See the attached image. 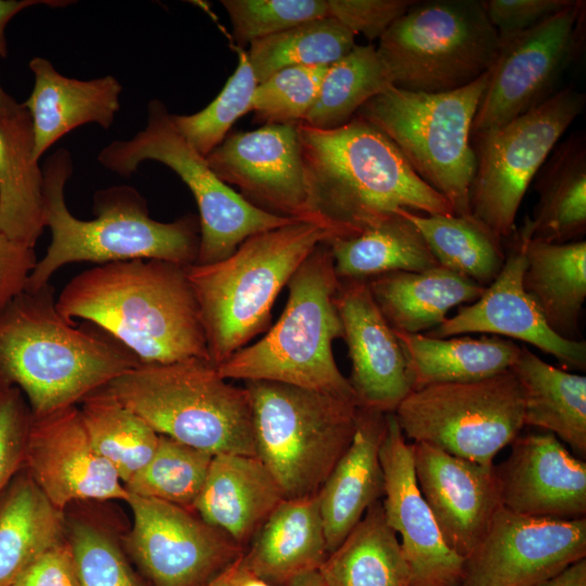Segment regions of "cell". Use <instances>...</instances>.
Wrapping results in <instances>:
<instances>
[{"instance_id":"6da1fadb","label":"cell","mask_w":586,"mask_h":586,"mask_svg":"<svg viewBox=\"0 0 586 586\" xmlns=\"http://www.w3.org/2000/svg\"><path fill=\"white\" fill-rule=\"evenodd\" d=\"M296 127L309 220L329 240L356 235L399 209L455 215L397 148L365 119L355 116L333 129L303 122Z\"/></svg>"},{"instance_id":"7a4b0ae2","label":"cell","mask_w":586,"mask_h":586,"mask_svg":"<svg viewBox=\"0 0 586 586\" xmlns=\"http://www.w3.org/2000/svg\"><path fill=\"white\" fill-rule=\"evenodd\" d=\"M55 305L66 320L104 331L140 365L209 360L186 266L157 259L97 265L73 277Z\"/></svg>"},{"instance_id":"3957f363","label":"cell","mask_w":586,"mask_h":586,"mask_svg":"<svg viewBox=\"0 0 586 586\" xmlns=\"http://www.w3.org/2000/svg\"><path fill=\"white\" fill-rule=\"evenodd\" d=\"M55 300L48 283L0 310V387H17L33 417L75 406L140 365L101 329L66 320Z\"/></svg>"},{"instance_id":"277c9868","label":"cell","mask_w":586,"mask_h":586,"mask_svg":"<svg viewBox=\"0 0 586 586\" xmlns=\"http://www.w3.org/2000/svg\"><path fill=\"white\" fill-rule=\"evenodd\" d=\"M73 171L72 155L64 148L43 164V216L51 243L37 260L25 290L44 286L55 271L72 263L157 259L186 267L195 264L200 245L198 216L186 214L170 222L155 220L140 192L120 184L98 190L92 206L95 218L79 219L65 202V186Z\"/></svg>"},{"instance_id":"5b68a950","label":"cell","mask_w":586,"mask_h":586,"mask_svg":"<svg viewBox=\"0 0 586 586\" xmlns=\"http://www.w3.org/2000/svg\"><path fill=\"white\" fill-rule=\"evenodd\" d=\"M328 240L320 227L294 221L247 238L225 259L187 267L214 366L267 332L277 296L306 257Z\"/></svg>"},{"instance_id":"8992f818","label":"cell","mask_w":586,"mask_h":586,"mask_svg":"<svg viewBox=\"0 0 586 586\" xmlns=\"http://www.w3.org/2000/svg\"><path fill=\"white\" fill-rule=\"evenodd\" d=\"M340 280L328 243H320L286 286V305L278 321L256 343L217 366L226 380L269 381L354 400L340 371L332 343L343 337L335 296Z\"/></svg>"},{"instance_id":"52a82bcc","label":"cell","mask_w":586,"mask_h":586,"mask_svg":"<svg viewBox=\"0 0 586 586\" xmlns=\"http://www.w3.org/2000/svg\"><path fill=\"white\" fill-rule=\"evenodd\" d=\"M100 390L160 435L213 456H255L250 393L228 383L209 360L139 365Z\"/></svg>"},{"instance_id":"ba28073f","label":"cell","mask_w":586,"mask_h":586,"mask_svg":"<svg viewBox=\"0 0 586 586\" xmlns=\"http://www.w3.org/2000/svg\"><path fill=\"white\" fill-rule=\"evenodd\" d=\"M489 69L471 84L446 92H418L391 86L356 113L381 131L412 170L451 206L470 215L476 170L472 124Z\"/></svg>"},{"instance_id":"9c48e42d","label":"cell","mask_w":586,"mask_h":586,"mask_svg":"<svg viewBox=\"0 0 586 586\" xmlns=\"http://www.w3.org/2000/svg\"><path fill=\"white\" fill-rule=\"evenodd\" d=\"M255 456L285 498L317 495L352 442L354 400L269 381L245 382Z\"/></svg>"},{"instance_id":"30bf717a","label":"cell","mask_w":586,"mask_h":586,"mask_svg":"<svg viewBox=\"0 0 586 586\" xmlns=\"http://www.w3.org/2000/svg\"><path fill=\"white\" fill-rule=\"evenodd\" d=\"M498 50V31L480 0L415 1L377 47L393 86L428 93L471 84Z\"/></svg>"},{"instance_id":"8fae6325","label":"cell","mask_w":586,"mask_h":586,"mask_svg":"<svg viewBox=\"0 0 586 586\" xmlns=\"http://www.w3.org/2000/svg\"><path fill=\"white\" fill-rule=\"evenodd\" d=\"M98 161L124 177L135 174L146 161L162 163L180 177L199 208L200 245L195 265L225 259L247 238L297 221L251 205L219 179L206 158L177 131L171 114L157 99L148 104L145 127L130 139L105 145Z\"/></svg>"},{"instance_id":"7c38bea8","label":"cell","mask_w":586,"mask_h":586,"mask_svg":"<svg viewBox=\"0 0 586 586\" xmlns=\"http://www.w3.org/2000/svg\"><path fill=\"white\" fill-rule=\"evenodd\" d=\"M394 415L412 443L494 466L496 455L511 445L524 426L523 393L510 369L482 380L411 391Z\"/></svg>"},{"instance_id":"4fadbf2b","label":"cell","mask_w":586,"mask_h":586,"mask_svg":"<svg viewBox=\"0 0 586 586\" xmlns=\"http://www.w3.org/2000/svg\"><path fill=\"white\" fill-rule=\"evenodd\" d=\"M585 104V93L568 86L510 122L474 136L470 211L502 240L515 228L531 181Z\"/></svg>"},{"instance_id":"5bb4252c","label":"cell","mask_w":586,"mask_h":586,"mask_svg":"<svg viewBox=\"0 0 586 586\" xmlns=\"http://www.w3.org/2000/svg\"><path fill=\"white\" fill-rule=\"evenodd\" d=\"M585 35L586 2L573 0L536 26L499 37L471 137L510 122L557 92L562 75L582 54Z\"/></svg>"},{"instance_id":"9a60e30c","label":"cell","mask_w":586,"mask_h":586,"mask_svg":"<svg viewBox=\"0 0 586 586\" xmlns=\"http://www.w3.org/2000/svg\"><path fill=\"white\" fill-rule=\"evenodd\" d=\"M128 550L152 586H206L244 549L191 510L128 494Z\"/></svg>"},{"instance_id":"2e32d148","label":"cell","mask_w":586,"mask_h":586,"mask_svg":"<svg viewBox=\"0 0 586 586\" xmlns=\"http://www.w3.org/2000/svg\"><path fill=\"white\" fill-rule=\"evenodd\" d=\"M586 558V519L514 513L504 507L464 559L460 586H536Z\"/></svg>"},{"instance_id":"e0dca14e","label":"cell","mask_w":586,"mask_h":586,"mask_svg":"<svg viewBox=\"0 0 586 586\" xmlns=\"http://www.w3.org/2000/svg\"><path fill=\"white\" fill-rule=\"evenodd\" d=\"M205 158L215 175L251 205L311 224L296 124L233 132Z\"/></svg>"},{"instance_id":"ac0fdd59","label":"cell","mask_w":586,"mask_h":586,"mask_svg":"<svg viewBox=\"0 0 586 586\" xmlns=\"http://www.w3.org/2000/svg\"><path fill=\"white\" fill-rule=\"evenodd\" d=\"M531 238L526 219L507 239L506 260L496 279L471 304L425 333L433 337L483 333L531 344L555 357L562 366L586 369V342L556 334L523 288L525 246Z\"/></svg>"},{"instance_id":"d6986e66","label":"cell","mask_w":586,"mask_h":586,"mask_svg":"<svg viewBox=\"0 0 586 586\" xmlns=\"http://www.w3.org/2000/svg\"><path fill=\"white\" fill-rule=\"evenodd\" d=\"M384 476L382 506L388 526L400 537L410 586H460L464 559L448 547L417 484L413 446L394 412L386 417L380 448Z\"/></svg>"},{"instance_id":"ffe728a7","label":"cell","mask_w":586,"mask_h":586,"mask_svg":"<svg viewBox=\"0 0 586 586\" xmlns=\"http://www.w3.org/2000/svg\"><path fill=\"white\" fill-rule=\"evenodd\" d=\"M23 469L62 511L79 500L128 498L117 472L94 449L76 405L33 417Z\"/></svg>"},{"instance_id":"44dd1931","label":"cell","mask_w":586,"mask_h":586,"mask_svg":"<svg viewBox=\"0 0 586 586\" xmlns=\"http://www.w3.org/2000/svg\"><path fill=\"white\" fill-rule=\"evenodd\" d=\"M415 475L441 534L457 555L468 558L502 507L496 466L412 443Z\"/></svg>"},{"instance_id":"7402d4cb","label":"cell","mask_w":586,"mask_h":586,"mask_svg":"<svg viewBox=\"0 0 586 586\" xmlns=\"http://www.w3.org/2000/svg\"><path fill=\"white\" fill-rule=\"evenodd\" d=\"M358 407L394 412L412 391L404 348L378 308L367 280H340L335 296Z\"/></svg>"},{"instance_id":"603a6c76","label":"cell","mask_w":586,"mask_h":586,"mask_svg":"<svg viewBox=\"0 0 586 586\" xmlns=\"http://www.w3.org/2000/svg\"><path fill=\"white\" fill-rule=\"evenodd\" d=\"M496 467L504 508L519 514L581 519L586 514V462L553 434L519 435Z\"/></svg>"},{"instance_id":"cb8c5ba5","label":"cell","mask_w":586,"mask_h":586,"mask_svg":"<svg viewBox=\"0 0 586 586\" xmlns=\"http://www.w3.org/2000/svg\"><path fill=\"white\" fill-rule=\"evenodd\" d=\"M28 66L35 84L22 104L31 119L36 161L73 129L91 123L104 129L112 126L123 90L114 76L69 78L42 56L33 58Z\"/></svg>"},{"instance_id":"d4e9b609","label":"cell","mask_w":586,"mask_h":586,"mask_svg":"<svg viewBox=\"0 0 586 586\" xmlns=\"http://www.w3.org/2000/svg\"><path fill=\"white\" fill-rule=\"evenodd\" d=\"M387 413L358 407L351 444L317 497L329 553L336 549L368 508L384 495L380 448Z\"/></svg>"},{"instance_id":"484cf974","label":"cell","mask_w":586,"mask_h":586,"mask_svg":"<svg viewBox=\"0 0 586 586\" xmlns=\"http://www.w3.org/2000/svg\"><path fill=\"white\" fill-rule=\"evenodd\" d=\"M285 499L256 456L214 455L192 511L245 549L275 508Z\"/></svg>"},{"instance_id":"4316f807","label":"cell","mask_w":586,"mask_h":586,"mask_svg":"<svg viewBox=\"0 0 586 586\" xmlns=\"http://www.w3.org/2000/svg\"><path fill=\"white\" fill-rule=\"evenodd\" d=\"M249 545L242 566L272 586L319 571L329 551L317 495L283 499Z\"/></svg>"},{"instance_id":"83f0119b","label":"cell","mask_w":586,"mask_h":586,"mask_svg":"<svg viewBox=\"0 0 586 586\" xmlns=\"http://www.w3.org/2000/svg\"><path fill=\"white\" fill-rule=\"evenodd\" d=\"M381 314L396 332H429L456 306L476 301L485 288L441 265L423 271H396L367 280Z\"/></svg>"},{"instance_id":"f1b7e54d","label":"cell","mask_w":586,"mask_h":586,"mask_svg":"<svg viewBox=\"0 0 586 586\" xmlns=\"http://www.w3.org/2000/svg\"><path fill=\"white\" fill-rule=\"evenodd\" d=\"M44 228L43 174L34 157L31 119L23 106L0 120V232L34 249Z\"/></svg>"},{"instance_id":"f546056e","label":"cell","mask_w":586,"mask_h":586,"mask_svg":"<svg viewBox=\"0 0 586 586\" xmlns=\"http://www.w3.org/2000/svg\"><path fill=\"white\" fill-rule=\"evenodd\" d=\"M523 288L559 336L583 341L579 320L586 298V241L548 243L528 238Z\"/></svg>"},{"instance_id":"4dcf8cb0","label":"cell","mask_w":586,"mask_h":586,"mask_svg":"<svg viewBox=\"0 0 586 586\" xmlns=\"http://www.w3.org/2000/svg\"><path fill=\"white\" fill-rule=\"evenodd\" d=\"M395 333L406 354L412 391L499 374L511 369L521 352L520 345L496 335L441 339L424 333Z\"/></svg>"},{"instance_id":"1f68e13d","label":"cell","mask_w":586,"mask_h":586,"mask_svg":"<svg viewBox=\"0 0 586 586\" xmlns=\"http://www.w3.org/2000/svg\"><path fill=\"white\" fill-rule=\"evenodd\" d=\"M553 149L537 174V202L526 217L532 240L566 243L586 233V136L576 131Z\"/></svg>"},{"instance_id":"d6a6232c","label":"cell","mask_w":586,"mask_h":586,"mask_svg":"<svg viewBox=\"0 0 586 586\" xmlns=\"http://www.w3.org/2000/svg\"><path fill=\"white\" fill-rule=\"evenodd\" d=\"M523 393L524 425L553 434L586 455V377L547 364L526 346L513 366Z\"/></svg>"},{"instance_id":"836d02e7","label":"cell","mask_w":586,"mask_h":586,"mask_svg":"<svg viewBox=\"0 0 586 586\" xmlns=\"http://www.w3.org/2000/svg\"><path fill=\"white\" fill-rule=\"evenodd\" d=\"M64 511L22 469L0 496V586H11L44 551L62 542Z\"/></svg>"},{"instance_id":"e575fe53","label":"cell","mask_w":586,"mask_h":586,"mask_svg":"<svg viewBox=\"0 0 586 586\" xmlns=\"http://www.w3.org/2000/svg\"><path fill=\"white\" fill-rule=\"evenodd\" d=\"M327 586H410L399 539L388 526L382 500L371 505L319 569Z\"/></svg>"},{"instance_id":"d590c367","label":"cell","mask_w":586,"mask_h":586,"mask_svg":"<svg viewBox=\"0 0 586 586\" xmlns=\"http://www.w3.org/2000/svg\"><path fill=\"white\" fill-rule=\"evenodd\" d=\"M326 242L339 280H368L438 266L418 228L399 212L356 235Z\"/></svg>"},{"instance_id":"8d00e7d4","label":"cell","mask_w":586,"mask_h":586,"mask_svg":"<svg viewBox=\"0 0 586 586\" xmlns=\"http://www.w3.org/2000/svg\"><path fill=\"white\" fill-rule=\"evenodd\" d=\"M420 231L438 265L488 286L506 260L505 240L470 215H425L399 209Z\"/></svg>"},{"instance_id":"74e56055","label":"cell","mask_w":586,"mask_h":586,"mask_svg":"<svg viewBox=\"0 0 586 586\" xmlns=\"http://www.w3.org/2000/svg\"><path fill=\"white\" fill-rule=\"evenodd\" d=\"M80 404L81 419L94 449L125 485L152 458L160 434L102 390Z\"/></svg>"},{"instance_id":"f35d334b","label":"cell","mask_w":586,"mask_h":586,"mask_svg":"<svg viewBox=\"0 0 586 586\" xmlns=\"http://www.w3.org/2000/svg\"><path fill=\"white\" fill-rule=\"evenodd\" d=\"M391 86L377 47L356 44L328 66L317 99L303 123L318 129L341 127L354 118L367 101Z\"/></svg>"},{"instance_id":"ab89813d","label":"cell","mask_w":586,"mask_h":586,"mask_svg":"<svg viewBox=\"0 0 586 586\" xmlns=\"http://www.w3.org/2000/svg\"><path fill=\"white\" fill-rule=\"evenodd\" d=\"M355 46L351 30L324 17L252 42L246 58L259 84L286 67L329 66Z\"/></svg>"},{"instance_id":"60d3db41","label":"cell","mask_w":586,"mask_h":586,"mask_svg":"<svg viewBox=\"0 0 586 586\" xmlns=\"http://www.w3.org/2000/svg\"><path fill=\"white\" fill-rule=\"evenodd\" d=\"M213 455L160 435L155 453L126 484L127 494L191 510L201 493Z\"/></svg>"},{"instance_id":"b9f144b4","label":"cell","mask_w":586,"mask_h":586,"mask_svg":"<svg viewBox=\"0 0 586 586\" xmlns=\"http://www.w3.org/2000/svg\"><path fill=\"white\" fill-rule=\"evenodd\" d=\"M256 86L246 52L242 51L235 71L207 106L189 115L171 114L175 128L194 150L206 157L225 140L234 123L252 112Z\"/></svg>"},{"instance_id":"7bdbcfd3","label":"cell","mask_w":586,"mask_h":586,"mask_svg":"<svg viewBox=\"0 0 586 586\" xmlns=\"http://www.w3.org/2000/svg\"><path fill=\"white\" fill-rule=\"evenodd\" d=\"M327 68L286 67L257 84L252 100L255 122L263 125L304 122L317 99Z\"/></svg>"},{"instance_id":"ee69618b","label":"cell","mask_w":586,"mask_h":586,"mask_svg":"<svg viewBox=\"0 0 586 586\" xmlns=\"http://www.w3.org/2000/svg\"><path fill=\"white\" fill-rule=\"evenodd\" d=\"M239 46L328 17L327 0H222Z\"/></svg>"},{"instance_id":"f6af8a7d","label":"cell","mask_w":586,"mask_h":586,"mask_svg":"<svg viewBox=\"0 0 586 586\" xmlns=\"http://www.w3.org/2000/svg\"><path fill=\"white\" fill-rule=\"evenodd\" d=\"M67 540L80 586H140L118 547L101 530L74 522Z\"/></svg>"},{"instance_id":"bcb514c9","label":"cell","mask_w":586,"mask_h":586,"mask_svg":"<svg viewBox=\"0 0 586 586\" xmlns=\"http://www.w3.org/2000/svg\"><path fill=\"white\" fill-rule=\"evenodd\" d=\"M33 413L14 386L0 387V496L24 466V455Z\"/></svg>"},{"instance_id":"7dc6e473","label":"cell","mask_w":586,"mask_h":586,"mask_svg":"<svg viewBox=\"0 0 586 586\" xmlns=\"http://www.w3.org/2000/svg\"><path fill=\"white\" fill-rule=\"evenodd\" d=\"M413 0H327L328 17L344 25L355 36L380 39L404 15Z\"/></svg>"},{"instance_id":"c3c4849f","label":"cell","mask_w":586,"mask_h":586,"mask_svg":"<svg viewBox=\"0 0 586 586\" xmlns=\"http://www.w3.org/2000/svg\"><path fill=\"white\" fill-rule=\"evenodd\" d=\"M573 0H482L499 37L530 29L566 8Z\"/></svg>"},{"instance_id":"681fc988","label":"cell","mask_w":586,"mask_h":586,"mask_svg":"<svg viewBox=\"0 0 586 586\" xmlns=\"http://www.w3.org/2000/svg\"><path fill=\"white\" fill-rule=\"evenodd\" d=\"M11 586H80L67 538L38 557Z\"/></svg>"},{"instance_id":"f907efd6","label":"cell","mask_w":586,"mask_h":586,"mask_svg":"<svg viewBox=\"0 0 586 586\" xmlns=\"http://www.w3.org/2000/svg\"><path fill=\"white\" fill-rule=\"evenodd\" d=\"M37 260L33 247L17 243L0 232V310L25 291Z\"/></svg>"},{"instance_id":"816d5d0a","label":"cell","mask_w":586,"mask_h":586,"mask_svg":"<svg viewBox=\"0 0 586 586\" xmlns=\"http://www.w3.org/2000/svg\"><path fill=\"white\" fill-rule=\"evenodd\" d=\"M73 3L66 0H0V58L8 56L5 29L10 21L21 11L39 4L61 8Z\"/></svg>"},{"instance_id":"f5cc1de1","label":"cell","mask_w":586,"mask_h":586,"mask_svg":"<svg viewBox=\"0 0 586 586\" xmlns=\"http://www.w3.org/2000/svg\"><path fill=\"white\" fill-rule=\"evenodd\" d=\"M536 586H586V558L570 564Z\"/></svg>"},{"instance_id":"db71d44e","label":"cell","mask_w":586,"mask_h":586,"mask_svg":"<svg viewBox=\"0 0 586 586\" xmlns=\"http://www.w3.org/2000/svg\"><path fill=\"white\" fill-rule=\"evenodd\" d=\"M241 559L242 556L213 581H211L206 586H238L242 570Z\"/></svg>"},{"instance_id":"11a10c76","label":"cell","mask_w":586,"mask_h":586,"mask_svg":"<svg viewBox=\"0 0 586 586\" xmlns=\"http://www.w3.org/2000/svg\"><path fill=\"white\" fill-rule=\"evenodd\" d=\"M22 107V103L11 97L0 84V120L15 115Z\"/></svg>"},{"instance_id":"9f6ffc18","label":"cell","mask_w":586,"mask_h":586,"mask_svg":"<svg viewBox=\"0 0 586 586\" xmlns=\"http://www.w3.org/2000/svg\"><path fill=\"white\" fill-rule=\"evenodd\" d=\"M288 586H327L323 582L319 571L309 572L304 574L294 581H292Z\"/></svg>"},{"instance_id":"6f0895ef","label":"cell","mask_w":586,"mask_h":586,"mask_svg":"<svg viewBox=\"0 0 586 586\" xmlns=\"http://www.w3.org/2000/svg\"><path fill=\"white\" fill-rule=\"evenodd\" d=\"M238 586H272V585L255 576L254 574L250 573L242 566Z\"/></svg>"}]
</instances>
